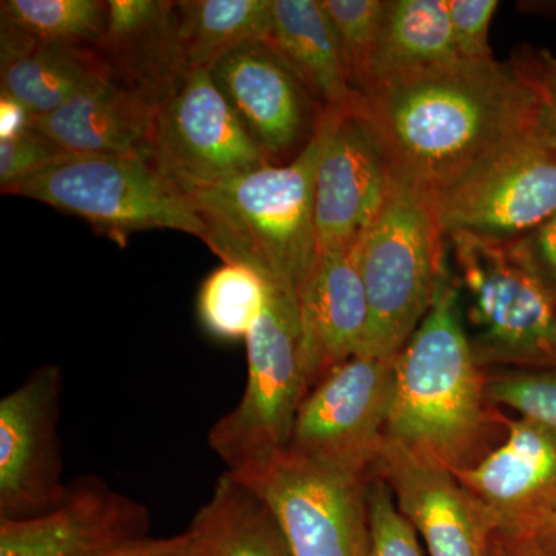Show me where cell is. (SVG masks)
Segmentation results:
<instances>
[{
	"label": "cell",
	"mask_w": 556,
	"mask_h": 556,
	"mask_svg": "<svg viewBox=\"0 0 556 556\" xmlns=\"http://www.w3.org/2000/svg\"><path fill=\"white\" fill-rule=\"evenodd\" d=\"M543 90L517 60H457L358 94L391 170L431 195L536 129Z\"/></svg>",
	"instance_id": "cell-1"
},
{
	"label": "cell",
	"mask_w": 556,
	"mask_h": 556,
	"mask_svg": "<svg viewBox=\"0 0 556 556\" xmlns=\"http://www.w3.org/2000/svg\"><path fill=\"white\" fill-rule=\"evenodd\" d=\"M486 376L464 321L456 278L450 274L433 306L394 358L387 438L455 470L490 452L504 417L486 397Z\"/></svg>",
	"instance_id": "cell-2"
},
{
	"label": "cell",
	"mask_w": 556,
	"mask_h": 556,
	"mask_svg": "<svg viewBox=\"0 0 556 556\" xmlns=\"http://www.w3.org/2000/svg\"><path fill=\"white\" fill-rule=\"evenodd\" d=\"M336 112H321L308 144L287 164L182 192L206 229L204 243L223 263L255 270L298 303L317 268L314 192Z\"/></svg>",
	"instance_id": "cell-3"
},
{
	"label": "cell",
	"mask_w": 556,
	"mask_h": 556,
	"mask_svg": "<svg viewBox=\"0 0 556 556\" xmlns=\"http://www.w3.org/2000/svg\"><path fill=\"white\" fill-rule=\"evenodd\" d=\"M447 244L433 195L393 172L386 204L357 244L369 308L362 354L401 353L450 276Z\"/></svg>",
	"instance_id": "cell-4"
},
{
	"label": "cell",
	"mask_w": 556,
	"mask_h": 556,
	"mask_svg": "<svg viewBox=\"0 0 556 556\" xmlns=\"http://www.w3.org/2000/svg\"><path fill=\"white\" fill-rule=\"evenodd\" d=\"M464 321L482 368H556V295L514 241L448 237Z\"/></svg>",
	"instance_id": "cell-5"
},
{
	"label": "cell",
	"mask_w": 556,
	"mask_h": 556,
	"mask_svg": "<svg viewBox=\"0 0 556 556\" xmlns=\"http://www.w3.org/2000/svg\"><path fill=\"white\" fill-rule=\"evenodd\" d=\"M298 300L270 289L247 340L248 380L239 404L219 417L208 447L230 473L288 450L300 405L308 394Z\"/></svg>",
	"instance_id": "cell-6"
},
{
	"label": "cell",
	"mask_w": 556,
	"mask_h": 556,
	"mask_svg": "<svg viewBox=\"0 0 556 556\" xmlns=\"http://www.w3.org/2000/svg\"><path fill=\"white\" fill-rule=\"evenodd\" d=\"M2 192L76 215L118 241L149 229L206 236L188 197L146 156H76Z\"/></svg>",
	"instance_id": "cell-7"
},
{
	"label": "cell",
	"mask_w": 556,
	"mask_h": 556,
	"mask_svg": "<svg viewBox=\"0 0 556 556\" xmlns=\"http://www.w3.org/2000/svg\"><path fill=\"white\" fill-rule=\"evenodd\" d=\"M232 475L265 501L291 556H369L371 478L343 473L289 450Z\"/></svg>",
	"instance_id": "cell-8"
},
{
	"label": "cell",
	"mask_w": 556,
	"mask_h": 556,
	"mask_svg": "<svg viewBox=\"0 0 556 556\" xmlns=\"http://www.w3.org/2000/svg\"><path fill=\"white\" fill-rule=\"evenodd\" d=\"M148 160L181 192L269 166L211 70H190L153 104Z\"/></svg>",
	"instance_id": "cell-9"
},
{
	"label": "cell",
	"mask_w": 556,
	"mask_h": 556,
	"mask_svg": "<svg viewBox=\"0 0 556 556\" xmlns=\"http://www.w3.org/2000/svg\"><path fill=\"white\" fill-rule=\"evenodd\" d=\"M433 201L447 239L517 241L556 215V153L538 124Z\"/></svg>",
	"instance_id": "cell-10"
},
{
	"label": "cell",
	"mask_w": 556,
	"mask_h": 556,
	"mask_svg": "<svg viewBox=\"0 0 556 556\" xmlns=\"http://www.w3.org/2000/svg\"><path fill=\"white\" fill-rule=\"evenodd\" d=\"M394 358L358 354L331 369L303 399L289 452L371 478L387 438Z\"/></svg>",
	"instance_id": "cell-11"
},
{
	"label": "cell",
	"mask_w": 556,
	"mask_h": 556,
	"mask_svg": "<svg viewBox=\"0 0 556 556\" xmlns=\"http://www.w3.org/2000/svg\"><path fill=\"white\" fill-rule=\"evenodd\" d=\"M64 378L43 365L0 401V519H27L60 503Z\"/></svg>",
	"instance_id": "cell-12"
},
{
	"label": "cell",
	"mask_w": 556,
	"mask_h": 556,
	"mask_svg": "<svg viewBox=\"0 0 556 556\" xmlns=\"http://www.w3.org/2000/svg\"><path fill=\"white\" fill-rule=\"evenodd\" d=\"M149 529L144 504L86 475L47 514L0 519V556H109L149 538Z\"/></svg>",
	"instance_id": "cell-13"
},
{
	"label": "cell",
	"mask_w": 556,
	"mask_h": 556,
	"mask_svg": "<svg viewBox=\"0 0 556 556\" xmlns=\"http://www.w3.org/2000/svg\"><path fill=\"white\" fill-rule=\"evenodd\" d=\"M211 76L270 163L298 156L308 144L324 109L268 42L230 51Z\"/></svg>",
	"instance_id": "cell-14"
},
{
	"label": "cell",
	"mask_w": 556,
	"mask_h": 556,
	"mask_svg": "<svg viewBox=\"0 0 556 556\" xmlns=\"http://www.w3.org/2000/svg\"><path fill=\"white\" fill-rule=\"evenodd\" d=\"M391 181L386 153L356 105L338 110L314 192L318 252L357 247L379 217Z\"/></svg>",
	"instance_id": "cell-15"
},
{
	"label": "cell",
	"mask_w": 556,
	"mask_h": 556,
	"mask_svg": "<svg viewBox=\"0 0 556 556\" xmlns=\"http://www.w3.org/2000/svg\"><path fill=\"white\" fill-rule=\"evenodd\" d=\"M386 479L402 514L430 556H486L496 527L486 508L450 468L386 438L375 473Z\"/></svg>",
	"instance_id": "cell-16"
},
{
	"label": "cell",
	"mask_w": 556,
	"mask_h": 556,
	"mask_svg": "<svg viewBox=\"0 0 556 556\" xmlns=\"http://www.w3.org/2000/svg\"><path fill=\"white\" fill-rule=\"evenodd\" d=\"M506 438L457 481L492 517L496 535L527 538L556 511V433L533 420L504 417Z\"/></svg>",
	"instance_id": "cell-17"
},
{
	"label": "cell",
	"mask_w": 556,
	"mask_h": 556,
	"mask_svg": "<svg viewBox=\"0 0 556 556\" xmlns=\"http://www.w3.org/2000/svg\"><path fill=\"white\" fill-rule=\"evenodd\" d=\"M299 311L300 348L311 390L331 369L362 354L367 342L369 308L357 247L318 252Z\"/></svg>",
	"instance_id": "cell-18"
},
{
	"label": "cell",
	"mask_w": 556,
	"mask_h": 556,
	"mask_svg": "<svg viewBox=\"0 0 556 556\" xmlns=\"http://www.w3.org/2000/svg\"><path fill=\"white\" fill-rule=\"evenodd\" d=\"M153 102L108 68L91 76L64 104L33 116L31 129L76 156H146Z\"/></svg>",
	"instance_id": "cell-19"
},
{
	"label": "cell",
	"mask_w": 556,
	"mask_h": 556,
	"mask_svg": "<svg viewBox=\"0 0 556 556\" xmlns=\"http://www.w3.org/2000/svg\"><path fill=\"white\" fill-rule=\"evenodd\" d=\"M94 50L115 78L153 104L189 72L175 2L109 0L105 30Z\"/></svg>",
	"instance_id": "cell-20"
},
{
	"label": "cell",
	"mask_w": 556,
	"mask_h": 556,
	"mask_svg": "<svg viewBox=\"0 0 556 556\" xmlns=\"http://www.w3.org/2000/svg\"><path fill=\"white\" fill-rule=\"evenodd\" d=\"M0 27V86L30 110L47 115L109 65L100 53L87 47L47 42L7 21Z\"/></svg>",
	"instance_id": "cell-21"
},
{
	"label": "cell",
	"mask_w": 556,
	"mask_h": 556,
	"mask_svg": "<svg viewBox=\"0 0 556 556\" xmlns=\"http://www.w3.org/2000/svg\"><path fill=\"white\" fill-rule=\"evenodd\" d=\"M266 42L321 109L356 105L358 93L348 84L338 39L320 0H273V30Z\"/></svg>",
	"instance_id": "cell-22"
},
{
	"label": "cell",
	"mask_w": 556,
	"mask_h": 556,
	"mask_svg": "<svg viewBox=\"0 0 556 556\" xmlns=\"http://www.w3.org/2000/svg\"><path fill=\"white\" fill-rule=\"evenodd\" d=\"M186 533L189 556H291L265 501L229 471L217 479Z\"/></svg>",
	"instance_id": "cell-23"
},
{
	"label": "cell",
	"mask_w": 556,
	"mask_h": 556,
	"mask_svg": "<svg viewBox=\"0 0 556 556\" xmlns=\"http://www.w3.org/2000/svg\"><path fill=\"white\" fill-rule=\"evenodd\" d=\"M457 60L447 0H387L365 91Z\"/></svg>",
	"instance_id": "cell-24"
},
{
	"label": "cell",
	"mask_w": 556,
	"mask_h": 556,
	"mask_svg": "<svg viewBox=\"0 0 556 556\" xmlns=\"http://www.w3.org/2000/svg\"><path fill=\"white\" fill-rule=\"evenodd\" d=\"M175 16L189 72L211 70L244 43L268 40L273 0H182Z\"/></svg>",
	"instance_id": "cell-25"
},
{
	"label": "cell",
	"mask_w": 556,
	"mask_h": 556,
	"mask_svg": "<svg viewBox=\"0 0 556 556\" xmlns=\"http://www.w3.org/2000/svg\"><path fill=\"white\" fill-rule=\"evenodd\" d=\"M269 295L268 283L255 270L223 263L201 285L197 303L201 325L219 340H247Z\"/></svg>",
	"instance_id": "cell-26"
},
{
	"label": "cell",
	"mask_w": 556,
	"mask_h": 556,
	"mask_svg": "<svg viewBox=\"0 0 556 556\" xmlns=\"http://www.w3.org/2000/svg\"><path fill=\"white\" fill-rule=\"evenodd\" d=\"M2 21L47 42L94 49L108 21L100 0H3Z\"/></svg>",
	"instance_id": "cell-27"
},
{
	"label": "cell",
	"mask_w": 556,
	"mask_h": 556,
	"mask_svg": "<svg viewBox=\"0 0 556 556\" xmlns=\"http://www.w3.org/2000/svg\"><path fill=\"white\" fill-rule=\"evenodd\" d=\"M320 3L338 39L348 84L362 94L369 86L387 0H320Z\"/></svg>",
	"instance_id": "cell-28"
},
{
	"label": "cell",
	"mask_w": 556,
	"mask_h": 556,
	"mask_svg": "<svg viewBox=\"0 0 556 556\" xmlns=\"http://www.w3.org/2000/svg\"><path fill=\"white\" fill-rule=\"evenodd\" d=\"M486 397L556 433V368L490 369Z\"/></svg>",
	"instance_id": "cell-29"
},
{
	"label": "cell",
	"mask_w": 556,
	"mask_h": 556,
	"mask_svg": "<svg viewBox=\"0 0 556 556\" xmlns=\"http://www.w3.org/2000/svg\"><path fill=\"white\" fill-rule=\"evenodd\" d=\"M369 556H422L419 533L402 514L386 479L368 484Z\"/></svg>",
	"instance_id": "cell-30"
},
{
	"label": "cell",
	"mask_w": 556,
	"mask_h": 556,
	"mask_svg": "<svg viewBox=\"0 0 556 556\" xmlns=\"http://www.w3.org/2000/svg\"><path fill=\"white\" fill-rule=\"evenodd\" d=\"M73 159L76 155L30 127L16 137L0 139V186L9 188Z\"/></svg>",
	"instance_id": "cell-31"
},
{
	"label": "cell",
	"mask_w": 556,
	"mask_h": 556,
	"mask_svg": "<svg viewBox=\"0 0 556 556\" xmlns=\"http://www.w3.org/2000/svg\"><path fill=\"white\" fill-rule=\"evenodd\" d=\"M453 43L459 60L482 61L493 58L490 25L500 2L496 0H447Z\"/></svg>",
	"instance_id": "cell-32"
},
{
	"label": "cell",
	"mask_w": 556,
	"mask_h": 556,
	"mask_svg": "<svg viewBox=\"0 0 556 556\" xmlns=\"http://www.w3.org/2000/svg\"><path fill=\"white\" fill-rule=\"evenodd\" d=\"M514 244L556 295V215Z\"/></svg>",
	"instance_id": "cell-33"
},
{
	"label": "cell",
	"mask_w": 556,
	"mask_h": 556,
	"mask_svg": "<svg viewBox=\"0 0 556 556\" xmlns=\"http://www.w3.org/2000/svg\"><path fill=\"white\" fill-rule=\"evenodd\" d=\"M190 541L188 533L182 532L170 538H146L109 556H189Z\"/></svg>",
	"instance_id": "cell-34"
},
{
	"label": "cell",
	"mask_w": 556,
	"mask_h": 556,
	"mask_svg": "<svg viewBox=\"0 0 556 556\" xmlns=\"http://www.w3.org/2000/svg\"><path fill=\"white\" fill-rule=\"evenodd\" d=\"M515 60L536 80L541 89L556 98V58L547 50H526Z\"/></svg>",
	"instance_id": "cell-35"
},
{
	"label": "cell",
	"mask_w": 556,
	"mask_h": 556,
	"mask_svg": "<svg viewBox=\"0 0 556 556\" xmlns=\"http://www.w3.org/2000/svg\"><path fill=\"white\" fill-rule=\"evenodd\" d=\"M33 115L20 101L0 94V139L13 138L30 129Z\"/></svg>",
	"instance_id": "cell-36"
},
{
	"label": "cell",
	"mask_w": 556,
	"mask_h": 556,
	"mask_svg": "<svg viewBox=\"0 0 556 556\" xmlns=\"http://www.w3.org/2000/svg\"><path fill=\"white\" fill-rule=\"evenodd\" d=\"M543 90V89H541ZM540 126L548 144L556 153V98L543 90V108H541Z\"/></svg>",
	"instance_id": "cell-37"
},
{
	"label": "cell",
	"mask_w": 556,
	"mask_h": 556,
	"mask_svg": "<svg viewBox=\"0 0 556 556\" xmlns=\"http://www.w3.org/2000/svg\"><path fill=\"white\" fill-rule=\"evenodd\" d=\"M527 538L543 551H546L547 554L556 556V511L541 521L533 530L532 535Z\"/></svg>",
	"instance_id": "cell-38"
},
{
	"label": "cell",
	"mask_w": 556,
	"mask_h": 556,
	"mask_svg": "<svg viewBox=\"0 0 556 556\" xmlns=\"http://www.w3.org/2000/svg\"><path fill=\"white\" fill-rule=\"evenodd\" d=\"M497 543L501 544L510 556H554L547 554L538 544L533 543L529 538H508L496 535Z\"/></svg>",
	"instance_id": "cell-39"
},
{
	"label": "cell",
	"mask_w": 556,
	"mask_h": 556,
	"mask_svg": "<svg viewBox=\"0 0 556 556\" xmlns=\"http://www.w3.org/2000/svg\"><path fill=\"white\" fill-rule=\"evenodd\" d=\"M517 9L522 13L556 17V0H525L517 3Z\"/></svg>",
	"instance_id": "cell-40"
},
{
	"label": "cell",
	"mask_w": 556,
	"mask_h": 556,
	"mask_svg": "<svg viewBox=\"0 0 556 556\" xmlns=\"http://www.w3.org/2000/svg\"><path fill=\"white\" fill-rule=\"evenodd\" d=\"M486 556H510L507 554L506 548L501 546L500 543H497V540L495 535L492 538V543H490L489 547V554Z\"/></svg>",
	"instance_id": "cell-41"
}]
</instances>
